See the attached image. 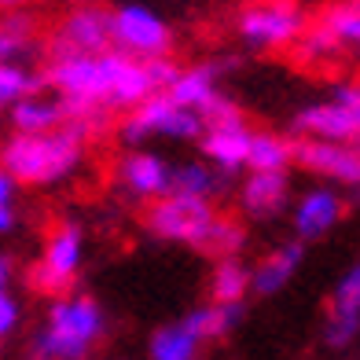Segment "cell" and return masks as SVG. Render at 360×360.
<instances>
[{
    "instance_id": "obj_1",
    "label": "cell",
    "mask_w": 360,
    "mask_h": 360,
    "mask_svg": "<svg viewBox=\"0 0 360 360\" xmlns=\"http://www.w3.org/2000/svg\"><path fill=\"white\" fill-rule=\"evenodd\" d=\"M147 232L217 257H239V250L247 247V228L236 217L214 210L210 199H184V195L155 199L147 210Z\"/></svg>"
},
{
    "instance_id": "obj_2",
    "label": "cell",
    "mask_w": 360,
    "mask_h": 360,
    "mask_svg": "<svg viewBox=\"0 0 360 360\" xmlns=\"http://www.w3.org/2000/svg\"><path fill=\"white\" fill-rule=\"evenodd\" d=\"M85 166V136L63 125L52 133H15L0 147V169H8L15 184L56 188Z\"/></svg>"
},
{
    "instance_id": "obj_3",
    "label": "cell",
    "mask_w": 360,
    "mask_h": 360,
    "mask_svg": "<svg viewBox=\"0 0 360 360\" xmlns=\"http://www.w3.org/2000/svg\"><path fill=\"white\" fill-rule=\"evenodd\" d=\"M107 335V313L89 294H59L48 305L30 360H85Z\"/></svg>"
},
{
    "instance_id": "obj_4",
    "label": "cell",
    "mask_w": 360,
    "mask_h": 360,
    "mask_svg": "<svg viewBox=\"0 0 360 360\" xmlns=\"http://www.w3.org/2000/svg\"><path fill=\"white\" fill-rule=\"evenodd\" d=\"M107 37L114 52L129 59H169L173 52V30L155 8L147 4H118L107 11Z\"/></svg>"
},
{
    "instance_id": "obj_5",
    "label": "cell",
    "mask_w": 360,
    "mask_h": 360,
    "mask_svg": "<svg viewBox=\"0 0 360 360\" xmlns=\"http://www.w3.org/2000/svg\"><path fill=\"white\" fill-rule=\"evenodd\" d=\"M305 26H309V15L298 0H250L236 19L239 37L250 48H261V52L294 48L305 34Z\"/></svg>"
},
{
    "instance_id": "obj_6",
    "label": "cell",
    "mask_w": 360,
    "mask_h": 360,
    "mask_svg": "<svg viewBox=\"0 0 360 360\" xmlns=\"http://www.w3.org/2000/svg\"><path fill=\"white\" fill-rule=\"evenodd\" d=\"M81 261H85V232H81L77 221H59L48 232L37 265L30 269V287L48 294V298L70 294V287L77 283Z\"/></svg>"
},
{
    "instance_id": "obj_7",
    "label": "cell",
    "mask_w": 360,
    "mask_h": 360,
    "mask_svg": "<svg viewBox=\"0 0 360 360\" xmlns=\"http://www.w3.org/2000/svg\"><path fill=\"white\" fill-rule=\"evenodd\" d=\"M122 143L129 147H143L155 136H169V140H199L202 136V118L195 110L176 107L166 92L147 96L143 103H136L129 110V118L118 129Z\"/></svg>"
},
{
    "instance_id": "obj_8",
    "label": "cell",
    "mask_w": 360,
    "mask_h": 360,
    "mask_svg": "<svg viewBox=\"0 0 360 360\" xmlns=\"http://www.w3.org/2000/svg\"><path fill=\"white\" fill-rule=\"evenodd\" d=\"M290 162H298L302 169L316 173L335 184L356 188L360 184V151L356 143H327V140H290Z\"/></svg>"
},
{
    "instance_id": "obj_9",
    "label": "cell",
    "mask_w": 360,
    "mask_h": 360,
    "mask_svg": "<svg viewBox=\"0 0 360 360\" xmlns=\"http://www.w3.org/2000/svg\"><path fill=\"white\" fill-rule=\"evenodd\" d=\"M107 11L100 4H77L52 30V56H92L107 52Z\"/></svg>"
},
{
    "instance_id": "obj_10",
    "label": "cell",
    "mask_w": 360,
    "mask_h": 360,
    "mask_svg": "<svg viewBox=\"0 0 360 360\" xmlns=\"http://www.w3.org/2000/svg\"><path fill=\"white\" fill-rule=\"evenodd\" d=\"M290 129L305 140H327V143H356L360 136V107L353 103H309L290 118Z\"/></svg>"
},
{
    "instance_id": "obj_11",
    "label": "cell",
    "mask_w": 360,
    "mask_h": 360,
    "mask_svg": "<svg viewBox=\"0 0 360 360\" xmlns=\"http://www.w3.org/2000/svg\"><path fill=\"white\" fill-rule=\"evenodd\" d=\"M254 129H247V118L236 122H214L202 125V162L221 176H236L239 169H247V151H250Z\"/></svg>"
},
{
    "instance_id": "obj_12",
    "label": "cell",
    "mask_w": 360,
    "mask_h": 360,
    "mask_svg": "<svg viewBox=\"0 0 360 360\" xmlns=\"http://www.w3.org/2000/svg\"><path fill=\"white\" fill-rule=\"evenodd\" d=\"M346 199H342V191L331 188V184H316L309 188L298 202H294V236L298 243H309V239H323L327 232H335L346 217Z\"/></svg>"
},
{
    "instance_id": "obj_13",
    "label": "cell",
    "mask_w": 360,
    "mask_h": 360,
    "mask_svg": "<svg viewBox=\"0 0 360 360\" xmlns=\"http://www.w3.org/2000/svg\"><path fill=\"white\" fill-rule=\"evenodd\" d=\"M118 184L140 202L169 195V162L155 151H129L118 162Z\"/></svg>"
},
{
    "instance_id": "obj_14",
    "label": "cell",
    "mask_w": 360,
    "mask_h": 360,
    "mask_svg": "<svg viewBox=\"0 0 360 360\" xmlns=\"http://www.w3.org/2000/svg\"><path fill=\"white\" fill-rule=\"evenodd\" d=\"M360 331V269L349 265V272L338 280L335 294H331V313H327V346L346 349Z\"/></svg>"
},
{
    "instance_id": "obj_15",
    "label": "cell",
    "mask_w": 360,
    "mask_h": 360,
    "mask_svg": "<svg viewBox=\"0 0 360 360\" xmlns=\"http://www.w3.org/2000/svg\"><path fill=\"white\" fill-rule=\"evenodd\" d=\"M290 202V180L287 173H250L239 188V206L250 221L280 217Z\"/></svg>"
},
{
    "instance_id": "obj_16",
    "label": "cell",
    "mask_w": 360,
    "mask_h": 360,
    "mask_svg": "<svg viewBox=\"0 0 360 360\" xmlns=\"http://www.w3.org/2000/svg\"><path fill=\"white\" fill-rule=\"evenodd\" d=\"M302 261H305V243L290 239V243H283V247H276L257 269H250V290L261 294V298L280 294L294 276H298Z\"/></svg>"
},
{
    "instance_id": "obj_17",
    "label": "cell",
    "mask_w": 360,
    "mask_h": 360,
    "mask_svg": "<svg viewBox=\"0 0 360 360\" xmlns=\"http://www.w3.org/2000/svg\"><path fill=\"white\" fill-rule=\"evenodd\" d=\"M217 81H221V67H217V63H199V67L176 70V77L169 81L166 96H169L176 107H184V110H195V114H199V110L221 92Z\"/></svg>"
},
{
    "instance_id": "obj_18",
    "label": "cell",
    "mask_w": 360,
    "mask_h": 360,
    "mask_svg": "<svg viewBox=\"0 0 360 360\" xmlns=\"http://www.w3.org/2000/svg\"><path fill=\"white\" fill-rule=\"evenodd\" d=\"M8 118L15 125V133H52V129L67 125L59 96H44V92H34L15 107H8Z\"/></svg>"
},
{
    "instance_id": "obj_19",
    "label": "cell",
    "mask_w": 360,
    "mask_h": 360,
    "mask_svg": "<svg viewBox=\"0 0 360 360\" xmlns=\"http://www.w3.org/2000/svg\"><path fill=\"white\" fill-rule=\"evenodd\" d=\"M224 176L214 173L206 162H180L169 166V195H184V199H214L221 191Z\"/></svg>"
},
{
    "instance_id": "obj_20",
    "label": "cell",
    "mask_w": 360,
    "mask_h": 360,
    "mask_svg": "<svg viewBox=\"0 0 360 360\" xmlns=\"http://www.w3.org/2000/svg\"><path fill=\"white\" fill-rule=\"evenodd\" d=\"M316 26L335 41L338 52H349L360 44V0H335L316 19Z\"/></svg>"
},
{
    "instance_id": "obj_21",
    "label": "cell",
    "mask_w": 360,
    "mask_h": 360,
    "mask_svg": "<svg viewBox=\"0 0 360 360\" xmlns=\"http://www.w3.org/2000/svg\"><path fill=\"white\" fill-rule=\"evenodd\" d=\"M34 15L11 8L0 19V63H22L34 56Z\"/></svg>"
},
{
    "instance_id": "obj_22",
    "label": "cell",
    "mask_w": 360,
    "mask_h": 360,
    "mask_svg": "<svg viewBox=\"0 0 360 360\" xmlns=\"http://www.w3.org/2000/svg\"><path fill=\"white\" fill-rule=\"evenodd\" d=\"M199 349H202V342L195 338V331L184 320L158 327L151 335V346H147L151 360H199Z\"/></svg>"
},
{
    "instance_id": "obj_23",
    "label": "cell",
    "mask_w": 360,
    "mask_h": 360,
    "mask_svg": "<svg viewBox=\"0 0 360 360\" xmlns=\"http://www.w3.org/2000/svg\"><path fill=\"white\" fill-rule=\"evenodd\" d=\"M250 294V269L239 257H221L214 276H210V298L221 305H243Z\"/></svg>"
},
{
    "instance_id": "obj_24",
    "label": "cell",
    "mask_w": 360,
    "mask_h": 360,
    "mask_svg": "<svg viewBox=\"0 0 360 360\" xmlns=\"http://www.w3.org/2000/svg\"><path fill=\"white\" fill-rule=\"evenodd\" d=\"M243 320V305H221V302H210V305H199L184 316V323L195 331L199 342H210V338H224L232 335V327Z\"/></svg>"
},
{
    "instance_id": "obj_25",
    "label": "cell",
    "mask_w": 360,
    "mask_h": 360,
    "mask_svg": "<svg viewBox=\"0 0 360 360\" xmlns=\"http://www.w3.org/2000/svg\"><path fill=\"white\" fill-rule=\"evenodd\" d=\"M290 166V140L280 133H254L247 151L250 173H287Z\"/></svg>"
},
{
    "instance_id": "obj_26",
    "label": "cell",
    "mask_w": 360,
    "mask_h": 360,
    "mask_svg": "<svg viewBox=\"0 0 360 360\" xmlns=\"http://www.w3.org/2000/svg\"><path fill=\"white\" fill-rule=\"evenodd\" d=\"M41 89H44V77L30 70V63H0V110L15 107Z\"/></svg>"
},
{
    "instance_id": "obj_27",
    "label": "cell",
    "mask_w": 360,
    "mask_h": 360,
    "mask_svg": "<svg viewBox=\"0 0 360 360\" xmlns=\"http://www.w3.org/2000/svg\"><path fill=\"white\" fill-rule=\"evenodd\" d=\"M19 228V184L8 169H0V236Z\"/></svg>"
},
{
    "instance_id": "obj_28",
    "label": "cell",
    "mask_w": 360,
    "mask_h": 360,
    "mask_svg": "<svg viewBox=\"0 0 360 360\" xmlns=\"http://www.w3.org/2000/svg\"><path fill=\"white\" fill-rule=\"evenodd\" d=\"M19 320H22V305H19V298H15L8 287H0V338L15 335Z\"/></svg>"
},
{
    "instance_id": "obj_29",
    "label": "cell",
    "mask_w": 360,
    "mask_h": 360,
    "mask_svg": "<svg viewBox=\"0 0 360 360\" xmlns=\"http://www.w3.org/2000/svg\"><path fill=\"white\" fill-rule=\"evenodd\" d=\"M11 276H15V261L8 254H0V287H8Z\"/></svg>"
},
{
    "instance_id": "obj_30",
    "label": "cell",
    "mask_w": 360,
    "mask_h": 360,
    "mask_svg": "<svg viewBox=\"0 0 360 360\" xmlns=\"http://www.w3.org/2000/svg\"><path fill=\"white\" fill-rule=\"evenodd\" d=\"M19 4H30V0H0V8H8V11L19 8Z\"/></svg>"
},
{
    "instance_id": "obj_31",
    "label": "cell",
    "mask_w": 360,
    "mask_h": 360,
    "mask_svg": "<svg viewBox=\"0 0 360 360\" xmlns=\"http://www.w3.org/2000/svg\"><path fill=\"white\" fill-rule=\"evenodd\" d=\"M74 4H100V0H74Z\"/></svg>"
}]
</instances>
